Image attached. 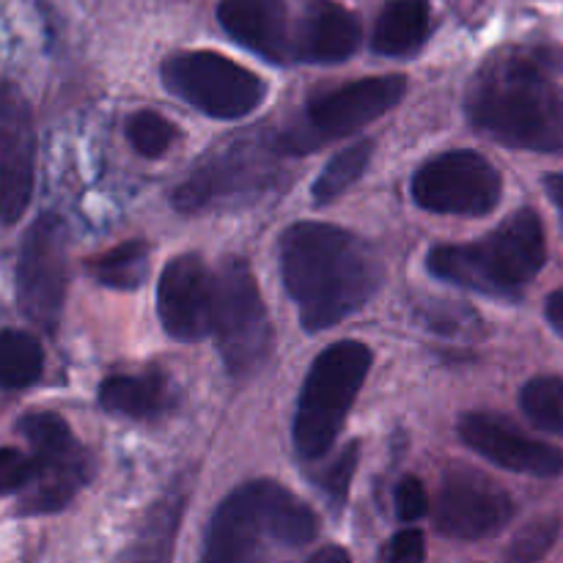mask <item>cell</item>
<instances>
[{
  "mask_svg": "<svg viewBox=\"0 0 563 563\" xmlns=\"http://www.w3.org/2000/svg\"><path fill=\"white\" fill-rule=\"evenodd\" d=\"M460 438L484 460L522 476L553 478L563 473V454L559 449L517 432L509 421L489 412H467L460 418Z\"/></svg>",
  "mask_w": 563,
  "mask_h": 563,
  "instance_id": "2e32d148",
  "label": "cell"
},
{
  "mask_svg": "<svg viewBox=\"0 0 563 563\" xmlns=\"http://www.w3.org/2000/svg\"><path fill=\"white\" fill-rule=\"evenodd\" d=\"M429 0H390L374 25L372 49L388 58H407L427 44Z\"/></svg>",
  "mask_w": 563,
  "mask_h": 563,
  "instance_id": "ffe728a7",
  "label": "cell"
},
{
  "mask_svg": "<svg viewBox=\"0 0 563 563\" xmlns=\"http://www.w3.org/2000/svg\"><path fill=\"white\" fill-rule=\"evenodd\" d=\"M467 119L511 148L563 152V88L531 53L489 60L467 91Z\"/></svg>",
  "mask_w": 563,
  "mask_h": 563,
  "instance_id": "7a4b0ae2",
  "label": "cell"
},
{
  "mask_svg": "<svg viewBox=\"0 0 563 563\" xmlns=\"http://www.w3.org/2000/svg\"><path fill=\"white\" fill-rule=\"evenodd\" d=\"M561 531L559 517H539V520L528 522L515 539H511L509 548V561H537L548 553L555 544Z\"/></svg>",
  "mask_w": 563,
  "mask_h": 563,
  "instance_id": "83f0119b",
  "label": "cell"
},
{
  "mask_svg": "<svg viewBox=\"0 0 563 563\" xmlns=\"http://www.w3.org/2000/svg\"><path fill=\"white\" fill-rule=\"evenodd\" d=\"M544 190H548V196L553 198V203L559 207V212L563 218V174L544 176Z\"/></svg>",
  "mask_w": 563,
  "mask_h": 563,
  "instance_id": "d6a6232c",
  "label": "cell"
},
{
  "mask_svg": "<svg viewBox=\"0 0 563 563\" xmlns=\"http://www.w3.org/2000/svg\"><path fill=\"white\" fill-rule=\"evenodd\" d=\"M280 278L308 333L361 311L383 284V264L361 236L330 223H295L278 242Z\"/></svg>",
  "mask_w": 563,
  "mask_h": 563,
  "instance_id": "6da1fadb",
  "label": "cell"
},
{
  "mask_svg": "<svg viewBox=\"0 0 563 563\" xmlns=\"http://www.w3.org/2000/svg\"><path fill=\"white\" fill-rule=\"evenodd\" d=\"M372 350L363 341H335L313 361L295 412V449L302 460H319L339 438L366 374Z\"/></svg>",
  "mask_w": 563,
  "mask_h": 563,
  "instance_id": "5b68a950",
  "label": "cell"
},
{
  "mask_svg": "<svg viewBox=\"0 0 563 563\" xmlns=\"http://www.w3.org/2000/svg\"><path fill=\"white\" fill-rule=\"evenodd\" d=\"M319 533L317 515L275 482H251L229 495L207 528L203 559L229 563L258 559L269 544L306 548Z\"/></svg>",
  "mask_w": 563,
  "mask_h": 563,
  "instance_id": "3957f363",
  "label": "cell"
},
{
  "mask_svg": "<svg viewBox=\"0 0 563 563\" xmlns=\"http://www.w3.org/2000/svg\"><path fill=\"white\" fill-rule=\"evenodd\" d=\"M520 407L528 421L542 432H553L563 438V379L537 377L522 385Z\"/></svg>",
  "mask_w": 563,
  "mask_h": 563,
  "instance_id": "cb8c5ba5",
  "label": "cell"
},
{
  "mask_svg": "<svg viewBox=\"0 0 563 563\" xmlns=\"http://www.w3.org/2000/svg\"><path fill=\"white\" fill-rule=\"evenodd\" d=\"M361 44V22L335 0H311L297 36V58L311 64H341Z\"/></svg>",
  "mask_w": 563,
  "mask_h": 563,
  "instance_id": "ac0fdd59",
  "label": "cell"
},
{
  "mask_svg": "<svg viewBox=\"0 0 563 563\" xmlns=\"http://www.w3.org/2000/svg\"><path fill=\"white\" fill-rule=\"evenodd\" d=\"M407 91V80L401 75L363 77L350 86L330 91L313 99L297 124L275 137V148L280 154H306L328 141L352 135L361 126L372 124L383 113L401 102Z\"/></svg>",
  "mask_w": 563,
  "mask_h": 563,
  "instance_id": "ba28073f",
  "label": "cell"
},
{
  "mask_svg": "<svg viewBox=\"0 0 563 563\" xmlns=\"http://www.w3.org/2000/svg\"><path fill=\"white\" fill-rule=\"evenodd\" d=\"M69 264L66 225L58 214H38L25 231L16 256V302L20 311L42 330H55L64 311Z\"/></svg>",
  "mask_w": 563,
  "mask_h": 563,
  "instance_id": "8fae6325",
  "label": "cell"
},
{
  "mask_svg": "<svg viewBox=\"0 0 563 563\" xmlns=\"http://www.w3.org/2000/svg\"><path fill=\"white\" fill-rule=\"evenodd\" d=\"M504 192L495 165L478 152H445L412 176V198L434 214L482 218L493 212Z\"/></svg>",
  "mask_w": 563,
  "mask_h": 563,
  "instance_id": "7c38bea8",
  "label": "cell"
},
{
  "mask_svg": "<svg viewBox=\"0 0 563 563\" xmlns=\"http://www.w3.org/2000/svg\"><path fill=\"white\" fill-rule=\"evenodd\" d=\"M357 460H361V443H350L328 467L313 476L317 487L328 495V500H333L335 506H344L346 495H350V484L355 478L357 471Z\"/></svg>",
  "mask_w": 563,
  "mask_h": 563,
  "instance_id": "4316f807",
  "label": "cell"
},
{
  "mask_svg": "<svg viewBox=\"0 0 563 563\" xmlns=\"http://www.w3.org/2000/svg\"><path fill=\"white\" fill-rule=\"evenodd\" d=\"M544 317L553 324V330H559L563 335V291H553L548 297V302H544Z\"/></svg>",
  "mask_w": 563,
  "mask_h": 563,
  "instance_id": "1f68e13d",
  "label": "cell"
},
{
  "mask_svg": "<svg viewBox=\"0 0 563 563\" xmlns=\"http://www.w3.org/2000/svg\"><path fill=\"white\" fill-rule=\"evenodd\" d=\"M44 352L33 335L3 330L0 335V383L5 390H25L42 377Z\"/></svg>",
  "mask_w": 563,
  "mask_h": 563,
  "instance_id": "44dd1931",
  "label": "cell"
},
{
  "mask_svg": "<svg viewBox=\"0 0 563 563\" xmlns=\"http://www.w3.org/2000/svg\"><path fill=\"white\" fill-rule=\"evenodd\" d=\"M311 561H350V553H346V550H341V548H324V550H319V553H313L311 555Z\"/></svg>",
  "mask_w": 563,
  "mask_h": 563,
  "instance_id": "836d02e7",
  "label": "cell"
},
{
  "mask_svg": "<svg viewBox=\"0 0 563 563\" xmlns=\"http://www.w3.org/2000/svg\"><path fill=\"white\" fill-rule=\"evenodd\" d=\"M181 506H185V493H170L154 506L152 517L143 526L141 539H137V550L132 555L135 559H168L170 539H174L176 528H179Z\"/></svg>",
  "mask_w": 563,
  "mask_h": 563,
  "instance_id": "d4e9b609",
  "label": "cell"
},
{
  "mask_svg": "<svg viewBox=\"0 0 563 563\" xmlns=\"http://www.w3.org/2000/svg\"><path fill=\"white\" fill-rule=\"evenodd\" d=\"M93 278L110 289H137L148 278V245L141 240L124 242L113 251L102 253L91 264Z\"/></svg>",
  "mask_w": 563,
  "mask_h": 563,
  "instance_id": "7402d4cb",
  "label": "cell"
},
{
  "mask_svg": "<svg viewBox=\"0 0 563 563\" xmlns=\"http://www.w3.org/2000/svg\"><path fill=\"white\" fill-rule=\"evenodd\" d=\"M515 515L511 495L473 467H451L440 487L434 528L460 542L495 537Z\"/></svg>",
  "mask_w": 563,
  "mask_h": 563,
  "instance_id": "4fadbf2b",
  "label": "cell"
},
{
  "mask_svg": "<svg viewBox=\"0 0 563 563\" xmlns=\"http://www.w3.org/2000/svg\"><path fill=\"white\" fill-rule=\"evenodd\" d=\"M165 88L209 119H242L267 97V86L256 71L234 64L212 49L174 53L159 66Z\"/></svg>",
  "mask_w": 563,
  "mask_h": 563,
  "instance_id": "8992f818",
  "label": "cell"
},
{
  "mask_svg": "<svg viewBox=\"0 0 563 563\" xmlns=\"http://www.w3.org/2000/svg\"><path fill=\"white\" fill-rule=\"evenodd\" d=\"M157 311L165 333L179 341H196L212 333L214 275L196 253L165 264L157 284Z\"/></svg>",
  "mask_w": 563,
  "mask_h": 563,
  "instance_id": "5bb4252c",
  "label": "cell"
},
{
  "mask_svg": "<svg viewBox=\"0 0 563 563\" xmlns=\"http://www.w3.org/2000/svg\"><path fill=\"white\" fill-rule=\"evenodd\" d=\"M212 333L225 368L234 377L256 372L273 346L269 313L262 300L253 269L245 258H225L214 275Z\"/></svg>",
  "mask_w": 563,
  "mask_h": 563,
  "instance_id": "52a82bcc",
  "label": "cell"
},
{
  "mask_svg": "<svg viewBox=\"0 0 563 563\" xmlns=\"http://www.w3.org/2000/svg\"><path fill=\"white\" fill-rule=\"evenodd\" d=\"M16 432L36 456V482L22 489L20 511L49 515L71 504L77 489L91 482V456L75 440L66 421L55 412H27L16 421Z\"/></svg>",
  "mask_w": 563,
  "mask_h": 563,
  "instance_id": "9c48e42d",
  "label": "cell"
},
{
  "mask_svg": "<svg viewBox=\"0 0 563 563\" xmlns=\"http://www.w3.org/2000/svg\"><path fill=\"white\" fill-rule=\"evenodd\" d=\"M427 555V542H423V533L421 531H401L385 544L383 550V559L390 563H401V561H423Z\"/></svg>",
  "mask_w": 563,
  "mask_h": 563,
  "instance_id": "4dcf8cb0",
  "label": "cell"
},
{
  "mask_svg": "<svg viewBox=\"0 0 563 563\" xmlns=\"http://www.w3.org/2000/svg\"><path fill=\"white\" fill-rule=\"evenodd\" d=\"M273 154H280L275 141L256 143L251 137H240L218 146L179 187H174L170 203L187 214L218 203L247 201L269 185L275 170Z\"/></svg>",
  "mask_w": 563,
  "mask_h": 563,
  "instance_id": "30bf717a",
  "label": "cell"
},
{
  "mask_svg": "<svg viewBox=\"0 0 563 563\" xmlns=\"http://www.w3.org/2000/svg\"><path fill=\"white\" fill-rule=\"evenodd\" d=\"M218 20L236 44L269 64L289 60L291 36L284 0H220Z\"/></svg>",
  "mask_w": 563,
  "mask_h": 563,
  "instance_id": "e0dca14e",
  "label": "cell"
},
{
  "mask_svg": "<svg viewBox=\"0 0 563 563\" xmlns=\"http://www.w3.org/2000/svg\"><path fill=\"white\" fill-rule=\"evenodd\" d=\"M99 405L113 416L157 418L170 407V385L159 372L143 374V377H126L115 374L99 385Z\"/></svg>",
  "mask_w": 563,
  "mask_h": 563,
  "instance_id": "d6986e66",
  "label": "cell"
},
{
  "mask_svg": "<svg viewBox=\"0 0 563 563\" xmlns=\"http://www.w3.org/2000/svg\"><path fill=\"white\" fill-rule=\"evenodd\" d=\"M38 462L33 454H22L16 449L0 451V493L16 495L36 482Z\"/></svg>",
  "mask_w": 563,
  "mask_h": 563,
  "instance_id": "f1b7e54d",
  "label": "cell"
},
{
  "mask_svg": "<svg viewBox=\"0 0 563 563\" xmlns=\"http://www.w3.org/2000/svg\"><path fill=\"white\" fill-rule=\"evenodd\" d=\"M548 262L542 220L533 209H517L487 240L471 245H438L427 267L434 278L493 297H517Z\"/></svg>",
  "mask_w": 563,
  "mask_h": 563,
  "instance_id": "277c9868",
  "label": "cell"
},
{
  "mask_svg": "<svg viewBox=\"0 0 563 563\" xmlns=\"http://www.w3.org/2000/svg\"><path fill=\"white\" fill-rule=\"evenodd\" d=\"M374 143L361 141L352 143V146L341 148L335 157H330V163L324 165L322 174L313 181V201L317 203H330L333 198H339L346 187L355 185L357 179L366 170L368 159H372Z\"/></svg>",
  "mask_w": 563,
  "mask_h": 563,
  "instance_id": "603a6c76",
  "label": "cell"
},
{
  "mask_svg": "<svg viewBox=\"0 0 563 563\" xmlns=\"http://www.w3.org/2000/svg\"><path fill=\"white\" fill-rule=\"evenodd\" d=\"M33 135L31 108L11 82L3 86L0 99V212L3 223L11 225L22 218L33 192Z\"/></svg>",
  "mask_w": 563,
  "mask_h": 563,
  "instance_id": "9a60e30c",
  "label": "cell"
},
{
  "mask_svg": "<svg viewBox=\"0 0 563 563\" xmlns=\"http://www.w3.org/2000/svg\"><path fill=\"white\" fill-rule=\"evenodd\" d=\"M126 137L143 157H163L179 137L176 126L154 110H137L126 119Z\"/></svg>",
  "mask_w": 563,
  "mask_h": 563,
  "instance_id": "484cf974",
  "label": "cell"
},
{
  "mask_svg": "<svg viewBox=\"0 0 563 563\" xmlns=\"http://www.w3.org/2000/svg\"><path fill=\"white\" fill-rule=\"evenodd\" d=\"M427 511H429V498L423 484L418 482L416 476L401 478L399 487H396V515H399L405 522H416L421 520Z\"/></svg>",
  "mask_w": 563,
  "mask_h": 563,
  "instance_id": "f546056e",
  "label": "cell"
}]
</instances>
